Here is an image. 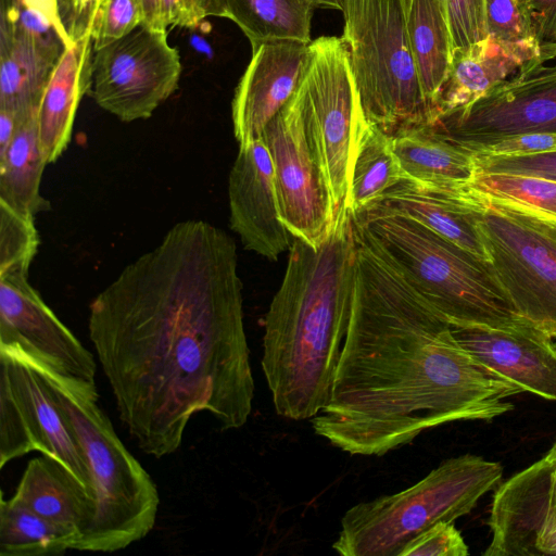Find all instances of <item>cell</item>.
Segmentation results:
<instances>
[{
  "instance_id": "obj_28",
  "label": "cell",
  "mask_w": 556,
  "mask_h": 556,
  "mask_svg": "<svg viewBox=\"0 0 556 556\" xmlns=\"http://www.w3.org/2000/svg\"><path fill=\"white\" fill-rule=\"evenodd\" d=\"M219 17L232 21L251 43L279 39L311 42L315 9L308 0H218Z\"/></svg>"
},
{
  "instance_id": "obj_16",
  "label": "cell",
  "mask_w": 556,
  "mask_h": 556,
  "mask_svg": "<svg viewBox=\"0 0 556 556\" xmlns=\"http://www.w3.org/2000/svg\"><path fill=\"white\" fill-rule=\"evenodd\" d=\"M311 59V42L300 40L266 41L252 50L231 102L239 146L262 137L267 124L301 86Z\"/></svg>"
},
{
  "instance_id": "obj_32",
  "label": "cell",
  "mask_w": 556,
  "mask_h": 556,
  "mask_svg": "<svg viewBox=\"0 0 556 556\" xmlns=\"http://www.w3.org/2000/svg\"><path fill=\"white\" fill-rule=\"evenodd\" d=\"M484 12L488 36L502 43L531 47L541 51L526 2L521 0H484Z\"/></svg>"
},
{
  "instance_id": "obj_3",
  "label": "cell",
  "mask_w": 556,
  "mask_h": 556,
  "mask_svg": "<svg viewBox=\"0 0 556 556\" xmlns=\"http://www.w3.org/2000/svg\"><path fill=\"white\" fill-rule=\"evenodd\" d=\"M355 252L344 202L320 244L292 241L263 337L262 369L281 417L312 419L330 399L351 316Z\"/></svg>"
},
{
  "instance_id": "obj_17",
  "label": "cell",
  "mask_w": 556,
  "mask_h": 556,
  "mask_svg": "<svg viewBox=\"0 0 556 556\" xmlns=\"http://www.w3.org/2000/svg\"><path fill=\"white\" fill-rule=\"evenodd\" d=\"M230 227L247 250L275 261L294 237L283 224L269 151L262 138L239 146L228 179Z\"/></svg>"
},
{
  "instance_id": "obj_4",
  "label": "cell",
  "mask_w": 556,
  "mask_h": 556,
  "mask_svg": "<svg viewBox=\"0 0 556 556\" xmlns=\"http://www.w3.org/2000/svg\"><path fill=\"white\" fill-rule=\"evenodd\" d=\"M352 215L356 228L452 327L533 328L516 312L489 261L379 205Z\"/></svg>"
},
{
  "instance_id": "obj_40",
  "label": "cell",
  "mask_w": 556,
  "mask_h": 556,
  "mask_svg": "<svg viewBox=\"0 0 556 556\" xmlns=\"http://www.w3.org/2000/svg\"><path fill=\"white\" fill-rule=\"evenodd\" d=\"M101 0H72L68 33L73 40L91 31L93 18Z\"/></svg>"
},
{
  "instance_id": "obj_24",
  "label": "cell",
  "mask_w": 556,
  "mask_h": 556,
  "mask_svg": "<svg viewBox=\"0 0 556 556\" xmlns=\"http://www.w3.org/2000/svg\"><path fill=\"white\" fill-rule=\"evenodd\" d=\"M63 51L17 34L0 37V110L12 113L20 123L37 113Z\"/></svg>"
},
{
  "instance_id": "obj_38",
  "label": "cell",
  "mask_w": 556,
  "mask_h": 556,
  "mask_svg": "<svg viewBox=\"0 0 556 556\" xmlns=\"http://www.w3.org/2000/svg\"><path fill=\"white\" fill-rule=\"evenodd\" d=\"M535 39L544 62L556 59V0H527Z\"/></svg>"
},
{
  "instance_id": "obj_2",
  "label": "cell",
  "mask_w": 556,
  "mask_h": 556,
  "mask_svg": "<svg viewBox=\"0 0 556 556\" xmlns=\"http://www.w3.org/2000/svg\"><path fill=\"white\" fill-rule=\"evenodd\" d=\"M354 229L351 316L314 432L351 455L381 456L443 424L510 412L504 400L522 389L470 355L448 321Z\"/></svg>"
},
{
  "instance_id": "obj_37",
  "label": "cell",
  "mask_w": 556,
  "mask_h": 556,
  "mask_svg": "<svg viewBox=\"0 0 556 556\" xmlns=\"http://www.w3.org/2000/svg\"><path fill=\"white\" fill-rule=\"evenodd\" d=\"M477 154L531 155L556 151V135L522 134L468 150Z\"/></svg>"
},
{
  "instance_id": "obj_42",
  "label": "cell",
  "mask_w": 556,
  "mask_h": 556,
  "mask_svg": "<svg viewBox=\"0 0 556 556\" xmlns=\"http://www.w3.org/2000/svg\"><path fill=\"white\" fill-rule=\"evenodd\" d=\"M18 124L20 122L12 113L0 110V153L4 152L9 147Z\"/></svg>"
},
{
  "instance_id": "obj_9",
  "label": "cell",
  "mask_w": 556,
  "mask_h": 556,
  "mask_svg": "<svg viewBox=\"0 0 556 556\" xmlns=\"http://www.w3.org/2000/svg\"><path fill=\"white\" fill-rule=\"evenodd\" d=\"M34 451L61 463L92 500L87 458L49 379L0 349V468Z\"/></svg>"
},
{
  "instance_id": "obj_6",
  "label": "cell",
  "mask_w": 556,
  "mask_h": 556,
  "mask_svg": "<svg viewBox=\"0 0 556 556\" xmlns=\"http://www.w3.org/2000/svg\"><path fill=\"white\" fill-rule=\"evenodd\" d=\"M502 477L498 462L473 454L448 458L414 485L349 508L332 548L343 556H399L433 525L469 514Z\"/></svg>"
},
{
  "instance_id": "obj_46",
  "label": "cell",
  "mask_w": 556,
  "mask_h": 556,
  "mask_svg": "<svg viewBox=\"0 0 556 556\" xmlns=\"http://www.w3.org/2000/svg\"><path fill=\"white\" fill-rule=\"evenodd\" d=\"M545 457L553 466L556 467V441L554 442Z\"/></svg>"
},
{
  "instance_id": "obj_12",
  "label": "cell",
  "mask_w": 556,
  "mask_h": 556,
  "mask_svg": "<svg viewBox=\"0 0 556 556\" xmlns=\"http://www.w3.org/2000/svg\"><path fill=\"white\" fill-rule=\"evenodd\" d=\"M261 138L273 162L283 224L294 238L317 247L329 233L337 211L308 138L302 84Z\"/></svg>"
},
{
  "instance_id": "obj_15",
  "label": "cell",
  "mask_w": 556,
  "mask_h": 556,
  "mask_svg": "<svg viewBox=\"0 0 556 556\" xmlns=\"http://www.w3.org/2000/svg\"><path fill=\"white\" fill-rule=\"evenodd\" d=\"M483 556H556V467L546 457L500 483Z\"/></svg>"
},
{
  "instance_id": "obj_36",
  "label": "cell",
  "mask_w": 556,
  "mask_h": 556,
  "mask_svg": "<svg viewBox=\"0 0 556 556\" xmlns=\"http://www.w3.org/2000/svg\"><path fill=\"white\" fill-rule=\"evenodd\" d=\"M469 547L452 521H440L410 540L399 556H467Z\"/></svg>"
},
{
  "instance_id": "obj_35",
  "label": "cell",
  "mask_w": 556,
  "mask_h": 556,
  "mask_svg": "<svg viewBox=\"0 0 556 556\" xmlns=\"http://www.w3.org/2000/svg\"><path fill=\"white\" fill-rule=\"evenodd\" d=\"M472 154L479 173H506L556 180V151L531 155Z\"/></svg>"
},
{
  "instance_id": "obj_47",
  "label": "cell",
  "mask_w": 556,
  "mask_h": 556,
  "mask_svg": "<svg viewBox=\"0 0 556 556\" xmlns=\"http://www.w3.org/2000/svg\"><path fill=\"white\" fill-rule=\"evenodd\" d=\"M521 1L526 2L527 0H521Z\"/></svg>"
},
{
  "instance_id": "obj_11",
  "label": "cell",
  "mask_w": 556,
  "mask_h": 556,
  "mask_svg": "<svg viewBox=\"0 0 556 556\" xmlns=\"http://www.w3.org/2000/svg\"><path fill=\"white\" fill-rule=\"evenodd\" d=\"M180 55L167 30L139 25L93 50L90 91L96 103L122 122L149 118L177 89Z\"/></svg>"
},
{
  "instance_id": "obj_10",
  "label": "cell",
  "mask_w": 556,
  "mask_h": 556,
  "mask_svg": "<svg viewBox=\"0 0 556 556\" xmlns=\"http://www.w3.org/2000/svg\"><path fill=\"white\" fill-rule=\"evenodd\" d=\"M312 59L302 83L304 117L312 149L336 211L345 201L356 124L363 113L349 51L342 37L311 41Z\"/></svg>"
},
{
  "instance_id": "obj_44",
  "label": "cell",
  "mask_w": 556,
  "mask_h": 556,
  "mask_svg": "<svg viewBox=\"0 0 556 556\" xmlns=\"http://www.w3.org/2000/svg\"><path fill=\"white\" fill-rule=\"evenodd\" d=\"M316 8H326V9H334L342 11L343 9V0H308Z\"/></svg>"
},
{
  "instance_id": "obj_25",
  "label": "cell",
  "mask_w": 556,
  "mask_h": 556,
  "mask_svg": "<svg viewBox=\"0 0 556 556\" xmlns=\"http://www.w3.org/2000/svg\"><path fill=\"white\" fill-rule=\"evenodd\" d=\"M406 31L428 104L431 125L453 56V40L444 0H406Z\"/></svg>"
},
{
  "instance_id": "obj_30",
  "label": "cell",
  "mask_w": 556,
  "mask_h": 556,
  "mask_svg": "<svg viewBox=\"0 0 556 556\" xmlns=\"http://www.w3.org/2000/svg\"><path fill=\"white\" fill-rule=\"evenodd\" d=\"M463 189L477 198L556 223V180L477 172Z\"/></svg>"
},
{
  "instance_id": "obj_5",
  "label": "cell",
  "mask_w": 556,
  "mask_h": 556,
  "mask_svg": "<svg viewBox=\"0 0 556 556\" xmlns=\"http://www.w3.org/2000/svg\"><path fill=\"white\" fill-rule=\"evenodd\" d=\"M41 371L75 432L91 477L92 511L73 549L113 553L142 540L157 517L155 483L98 405L97 388Z\"/></svg>"
},
{
  "instance_id": "obj_22",
  "label": "cell",
  "mask_w": 556,
  "mask_h": 556,
  "mask_svg": "<svg viewBox=\"0 0 556 556\" xmlns=\"http://www.w3.org/2000/svg\"><path fill=\"white\" fill-rule=\"evenodd\" d=\"M11 500L50 521L78 532L92 511L88 491L58 460L42 455L28 462Z\"/></svg>"
},
{
  "instance_id": "obj_13",
  "label": "cell",
  "mask_w": 556,
  "mask_h": 556,
  "mask_svg": "<svg viewBox=\"0 0 556 556\" xmlns=\"http://www.w3.org/2000/svg\"><path fill=\"white\" fill-rule=\"evenodd\" d=\"M526 67L434 125L469 150L522 134L556 135V63Z\"/></svg>"
},
{
  "instance_id": "obj_39",
  "label": "cell",
  "mask_w": 556,
  "mask_h": 556,
  "mask_svg": "<svg viewBox=\"0 0 556 556\" xmlns=\"http://www.w3.org/2000/svg\"><path fill=\"white\" fill-rule=\"evenodd\" d=\"M18 7L40 16L47 21L55 30L65 47L71 45L72 39L61 13L60 0H11Z\"/></svg>"
},
{
  "instance_id": "obj_31",
  "label": "cell",
  "mask_w": 556,
  "mask_h": 556,
  "mask_svg": "<svg viewBox=\"0 0 556 556\" xmlns=\"http://www.w3.org/2000/svg\"><path fill=\"white\" fill-rule=\"evenodd\" d=\"M34 220V215L18 212L0 201V277L28 276L39 245Z\"/></svg>"
},
{
  "instance_id": "obj_7",
  "label": "cell",
  "mask_w": 556,
  "mask_h": 556,
  "mask_svg": "<svg viewBox=\"0 0 556 556\" xmlns=\"http://www.w3.org/2000/svg\"><path fill=\"white\" fill-rule=\"evenodd\" d=\"M344 40L366 119L389 137L431 125L406 31V0H343Z\"/></svg>"
},
{
  "instance_id": "obj_33",
  "label": "cell",
  "mask_w": 556,
  "mask_h": 556,
  "mask_svg": "<svg viewBox=\"0 0 556 556\" xmlns=\"http://www.w3.org/2000/svg\"><path fill=\"white\" fill-rule=\"evenodd\" d=\"M141 24L139 0H101L91 28L93 50L123 38Z\"/></svg>"
},
{
  "instance_id": "obj_8",
  "label": "cell",
  "mask_w": 556,
  "mask_h": 556,
  "mask_svg": "<svg viewBox=\"0 0 556 556\" xmlns=\"http://www.w3.org/2000/svg\"><path fill=\"white\" fill-rule=\"evenodd\" d=\"M464 192L478 208L489 262L516 312L556 338V223Z\"/></svg>"
},
{
  "instance_id": "obj_19",
  "label": "cell",
  "mask_w": 556,
  "mask_h": 556,
  "mask_svg": "<svg viewBox=\"0 0 556 556\" xmlns=\"http://www.w3.org/2000/svg\"><path fill=\"white\" fill-rule=\"evenodd\" d=\"M93 43L91 31L64 48L55 63L37 114L40 144L47 163L67 148L79 102L91 86Z\"/></svg>"
},
{
  "instance_id": "obj_43",
  "label": "cell",
  "mask_w": 556,
  "mask_h": 556,
  "mask_svg": "<svg viewBox=\"0 0 556 556\" xmlns=\"http://www.w3.org/2000/svg\"><path fill=\"white\" fill-rule=\"evenodd\" d=\"M143 12V24L154 28L166 30L161 22L160 0H139Z\"/></svg>"
},
{
  "instance_id": "obj_45",
  "label": "cell",
  "mask_w": 556,
  "mask_h": 556,
  "mask_svg": "<svg viewBox=\"0 0 556 556\" xmlns=\"http://www.w3.org/2000/svg\"><path fill=\"white\" fill-rule=\"evenodd\" d=\"M60 5H61L62 18L67 28L70 18H71V13H72V0H60Z\"/></svg>"
},
{
  "instance_id": "obj_20",
  "label": "cell",
  "mask_w": 556,
  "mask_h": 556,
  "mask_svg": "<svg viewBox=\"0 0 556 556\" xmlns=\"http://www.w3.org/2000/svg\"><path fill=\"white\" fill-rule=\"evenodd\" d=\"M374 204L413 218L489 261L479 230L478 208L463 189L442 190L402 179Z\"/></svg>"
},
{
  "instance_id": "obj_21",
  "label": "cell",
  "mask_w": 556,
  "mask_h": 556,
  "mask_svg": "<svg viewBox=\"0 0 556 556\" xmlns=\"http://www.w3.org/2000/svg\"><path fill=\"white\" fill-rule=\"evenodd\" d=\"M542 62L540 50L502 43L490 36L469 48L453 50L439 98L438 121L475 102L526 67Z\"/></svg>"
},
{
  "instance_id": "obj_18",
  "label": "cell",
  "mask_w": 556,
  "mask_h": 556,
  "mask_svg": "<svg viewBox=\"0 0 556 556\" xmlns=\"http://www.w3.org/2000/svg\"><path fill=\"white\" fill-rule=\"evenodd\" d=\"M456 341L477 361L523 392L556 401V343L536 328L503 331L452 327Z\"/></svg>"
},
{
  "instance_id": "obj_14",
  "label": "cell",
  "mask_w": 556,
  "mask_h": 556,
  "mask_svg": "<svg viewBox=\"0 0 556 556\" xmlns=\"http://www.w3.org/2000/svg\"><path fill=\"white\" fill-rule=\"evenodd\" d=\"M0 349L43 371L97 388L93 354L58 318L27 276L0 277Z\"/></svg>"
},
{
  "instance_id": "obj_29",
  "label": "cell",
  "mask_w": 556,
  "mask_h": 556,
  "mask_svg": "<svg viewBox=\"0 0 556 556\" xmlns=\"http://www.w3.org/2000/svg\"><path fill=\"white\" fill-rule=\"evenodd\" d=\"M78 532L29 509L0 498V556L61 555L73 546Z\"/></svg>"
},
{
  "instance_id": "obj_1",
  "label": "cell",
  "mask_w": 556,
  "mask_h": 556,
  "mask_svg": "<svg viewBox=\"0 0 556 556\" xmlns=\"http://www.w3.org/2000/svg\"><path fill=\"white\" fill-rule=\"evenodd\" d=\"M233 239L204 220L175 224L89 306L88 331L119 419L162 458L189 420L210 413L244 426L254 379Z\"/></svg>"
},
{
  "instance_id": "obj_23",
  "label": "cell",
  "mask_w": 556,
  "mask_h": 556,
  "mask_svg": "<svg viewBox=\"0 0 556 556\" xmlns=\"http://www.w3.org/2000/svg\"><path fill=\"white\" fill-rule=\"evenodd\" d=\"M393 151L405 178L442 190H459L476 175L471 152L432 126L392 137Z\"/></svg>"
},
{
  "instance_id": "obj_41",
  "label": "cell",
  "mask_w": 556,
  "mask_h": 556,
  "mask_svg": "<svg viewBox=\"0 0 556 556\" xmlns=\"http://www.w3.org/2000/svg\"><path fill=\"white\" fill-rule=\"evenodd\" d=\"M160 15L163 27L195 28L199 25L194 21L188 0H160Z\"/></svg>"
},
{
  "instance_id": "obj_34",
  "label": "cell",
  "mask_w": 556,
  "mask_h": 556,
  "mask_svg": "<svg viewBox=\"0 0 556 556\" xmlns=\"http://www.w3.org/2000/svg\"><path fill=\"white\" fill-rule=\"evenodd\" d=\"M453 50L466 49L488 38L484 0H444Z\"/></svg>"
},
{
  "instance_id": "obj_26",
  "label": "cell",
  "mask_w": 556,
  "mask_h": 556,
  "mask_svg": "<svg viewBox=\"0 0 556 556\" xmlns=\"http://www.w3.org/2000/svg\"><path fill=\"white\" fill-rule=\"evenodd\" d=\"M404 173L393 151L392 138L369 123L357 119L345 205L352 214L378 202Z\"/></svg>"
},
{
  "instance_id": "obj_27",
  "label": "cell",
  "mask_w": 556,
  "mask_h": 556,
  "mask_svg": "<svg viewBox=\"0 0 556 556\" xmlns=\"http://www.w3.org/2000/svg\"><path fill=\"white\" fill-rule=\"evenodd\" d=\"M37 114L18 124L9 147L0 153V201L34 216L51 207L40 194L41 177L48 163L39 140Z\"/></svg>"
}]
</instances>
